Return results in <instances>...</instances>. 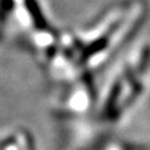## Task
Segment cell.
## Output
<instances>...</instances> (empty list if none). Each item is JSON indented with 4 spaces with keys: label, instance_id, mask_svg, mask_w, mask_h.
Segmentation results:
<instances>
[{
    "label": "cell",
    "instance_id": "2",
    "mask_svg": "<svg viewBox=\"0 0 150 150\" xmlns=\"http://www.w3.org/2000/svg\"><path fill=\"white\" fill-rule=\"evenodd\" d=\"M150 71V46L140 44L131 50L98 90L96 116L101 123L119 121L142 96Z\"/></svg>",
    "mask_w": 150,
    "mask_h": 150
},
{
    "label": "cell",
    "instance_id": "6",
    "mask_svg": "<svg viewBox=\"0 0 150 150\" xmlns=\"http://www.w3.org/2000/svg\"><path fill=\"white\" fill-rule=\"evenodd\" d=\"M91 150H98V148H94V149H91Z\"/></svg>",
    "mask_w": 150,
    "mask_h": 150
},
{
    "label": "cell",
    "instance_id": "1",
    "mask_svg": "<svg viewBox=\"0 0 150 150\" xmlns=\"http://www.w3.org/2000/svg\"><path fill=\"white\" fill-rule=\"evenodd\" d=\"M146 8L138 0L110 6L91 24L75 31L80 44L81 65L85 71L95 74L109 64L118 51L140 29Z\"/></svg>",
    "mask_w": 150,
    "mask_h": 150
},
{
    "label": "cell",
    "instance_id": "4",
    "mask_svg": "<svg viewBox=\"0 0 150 150\" xmlns=\"http://www.w3.org/2000/svg\"><path fill=\"white\" fill-rule=\"evenodd\" d=\"M0 150H36L29 130L15 128L0 139Z\"/></svg>",
    "mask_w": 150,
    "mask_h": 150
},
{
    "label": "cell",
    "instance_id": "3",
    "mask_svg": "<svg viewBox=\"0 0 150 150\" xmlns=\"http://www.w3.org/2000/svg\"><path fill=\"white\" fill-rule=\"evenodd\" d=\"M58 94L53 104V114L62 120H75L95 110L98 90L94 74L84 71L80 76L68 84Z\"/></svg>",
    "mask_w": 150,
    "mask_h": 150
},
{
    "label": "cell",
    "instance_id": "5",
    "mask_svg": "<svg viewBox=\"0 0 150 150\" xmlns=\"http://www.w3.org/2000/svg\"><path fill=\"white\" fill-rule=\"evenodd\" d=\"M98 150H148L142 145L124 142V140H108L98 145Z\"/></svg>",
    "mask_w": 150,
    "mask_h": 150
}]
</instances>
